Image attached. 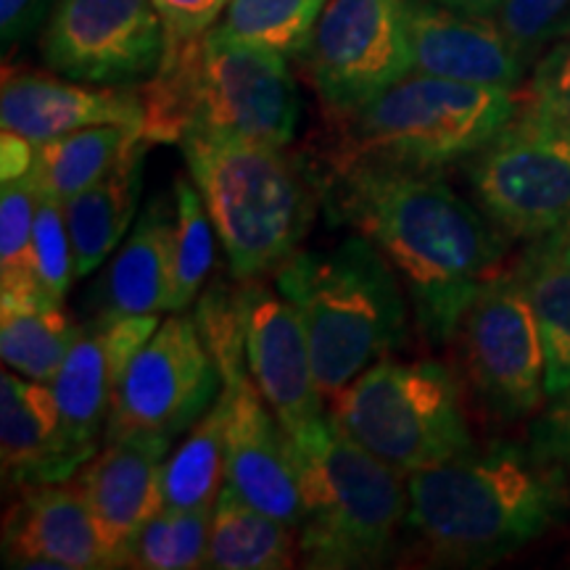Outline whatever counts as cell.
<instances>
[{
  "label": "cell",
  "mask_w": 570,
  "mask_h": 570,
  "mask_svg": "<svg viewBox=\"0 0 570 570\" xmlns=\"http://www.w3.org/2000/svg\"><path fill=\"white\" fill-rule=\"evenodd\" d=\"M225 483V402L223 396H217V402L212 404L209 412L190 428L183 444L164 460V508H214Z\"/></svg>",
  "instance_id": "obj_28"
},
{
  "label": "cell",
  "mask_w": 570,
  "mask_h": 570,
  "mask_svg": "<svg viewBox=\"0 0 570 570\" xmlns=\"http://www.w3.org/2000/svg\"><path fill=\"white\" fill-rule=\"evenodd\" d=\"M0 462L3 481L17 489L61 483L80 473L63 446L51 383L13 370L0 375Z\"/></svg>",
  "instance_id": "obj_21"
},
{
  "label": "cell",
  "mask_w": 570,
  "mask_h": 570,
  "mask_svg": "<svg viewBox=\"0 0 570 570\" xmlns=\"http://www.w3.org/2000/svg\"><path fill=\"white\" fill-rule=\"evenodd\" d=\"M302 487V562L317 570L386 562L399 525L407 523V483L348 439L333 417L288 433Z\"/></svg>",
  "instance_id": "obj_5"
},
{
  "label": "cell",
  "mask_w": 570,
  "mask_h": 570,
  "mask_svg": "<svg viewBox=\"0 0 570 570\" xmlns=\"http://www.w3.org/2000/svg\"><path fill=\"white\" fill-rule=\"evenodd\" d=\"M489 19L529 67L539 53L570 40V0H499Z\"/></svg>",
  "instance_id": "obj_34"
},
{
  "label": "cell",
  "mask_w": 570,
  "mask_h": 570,
  "mask_svg": "<svg viewBox=\"0 0 570 570\" xmlns=\"http://www.w3.org/2000/svg\"><path fill=\"white\" fill-rule=\"evenodd\" d=\"M38 190L24 177L0 183V291H40L32 262Z\"/></svg>",
  "instance_id": "obj_33"
},
{
  "label": "cell",
  "mask_w": 570,
  "mask_h": 570,
  "mask_svg": "<svg viewBox=\"0 0 570 570\" xmlns=\"http://www.w3.org/2000/svg\"><path fill=\"white\" fill-rule=\"evenodd\" d=\"M518 114V90L468 85L410 71L360 109L344 114V159L441 173L465 164Z\"/></svg>",
  "instance_id": "obj_7"
},
{
  "label": "cell",
  "mask_w": 570,
  "mask_h": 570,
  "mask_svg": "<svg viewBox=\"0 0 570 570\" xmlns=\"http://www.w3.org/2000/svg\"><path fill=\"white\" fill-rule=\"evenodd\" d=\"M212 508H164L132 539L125 568L194 570L204 568L209 550Z\"/></svg>",
  "instance_id": "obj_31"
},
{
  "label": "cell",
  "mask_w": 570,
  "mask_h": 570,
  "mask_svg": "<svg viewBox=\"0 0 570 570\" xmlns=\"http://www.w3.org/2000/svg\"><path fill=\"white\" fill-rule=\"evenodd\" d=\"M302 558L296 525L267 515L244 497L223 487L212 508L209 550L204 568L214 570H283Z\"/></svg>",
  "instance_id": "obj_24"
},
{
  "label": "cell",
  "mask_w": 570,
  "mask_h": 570,
  "mask_svg": "<svg viewBox=\"0 0 570 570\" xmlns=\"http://www.w3.org/2000/svg\"><path fill=\"white\" fill-rule=\"evenodd\" d=\"M159 325L156 315H98L77 331L67 360L51 381L63 446L77 468L96 454L98 436L109 423L114 391L132 356Z\"/></svg>",
  "instance_id": "obj_14"
},
{
  "label": "cell",
  "mask_w": 570,
  "mask_h": 570,
  "mask_svg": "<svg viewBox=\"0 0 570 570\" xmlns=\"http://www.w3.org/2000/svg\"><path fill=\"white\" fill-rule=\"evenodd\" d=\"M173 439L135 436L106 441L80 468V483L92 523L114 568H125L132 539L164 510L161 468Z\"/></svg>",
  "instance_id": "obj_17"
},
{
  "label": "cell",
  "mask_w": 570,
  "mask_h": 570,
  "mask_svg": "<svg viewBox=\"0 0 570 570\" xmlns=\"http://www.w3.org/2000/svg\"><path fill=\"white\" fill-rule=\"evenodd\" d=\"M483 214L510 238L541 240L570 227V130L515 119L465 161Z\"/></svg>",
  "instance_id": "obj_9"
},
{
  "label": "cell",
  "mask_w": 570,
  "mask_h": 570,
  "mask_svg": "<svg viewBox=\"0 0 570 570\" xmlns=\"http://www.w3.org/2000/svg\"><path fill=\"white\" fill-rule=\"evenodd\" d=\"M180 148L235 281H259L302 252L317 209L302 164L259 142L185 140Z\"/></svg>",
  "instance_id": "obj_6"
},
{
  "label": "cell",
  "mask_w": 570,
  "mask_h": 570,
  "mask_svg": "<svg viewBox=\"0 0 570 570\" xmlns=\"http://www.w3.org/2000/svg\"><path fill=\"white\" fill-rule=\"evenodd\" d=\"M77 331L63 302L46 291H0V354L13 373L51 383Z\"/></svg>",
  "instance_id": "obj_25"
},
{
  "label": "cell",
  "mask_w": 570,
  "mask_h": 570,
  "mask_svg": "<svg viewBox=\"0 0 570 570\" xmlns=\"http://www.w3.org/2000/svg\"><path fill=\"white\" fill-rule=\"evenodd\" d=\"M533 444L570 462V389L552 399V407L533 428Z\"/></svg>",
  "instance_id": "obj_39"
},
{
  "label": "cell",
  "mask_w": 570,
  "mask_h": 570,
  "mask_svg": "<svg viewBox=\"0 0 570 570\" xmlns=\"http://www.w3.org/2000/svg\"><path fill=\"white\" fill-rule=\"evenodd\" d=\"M541 244H544L547 248H550V252H554L560 256V259H566L570 265V227H568V230H562V233L550 235V238H541Z\"/></svg>",
  "instance_id": "obj_42"
},
{
  "label": "cell",
  "mask_w": 570,
  "mask_h": 570,
  "mask_svg": "<svg viewBox=\"0 0 570 570\" xmlns=\"http://www.w3.org/2000/svg\"><path fill=\"white\" fill-rule=\"evenodd\" d=\"M40 53L69 80L135 88L159 71L167 32L154 0H56Z\"/></svg>",
  "instance_id": "obj_13"
},
{
  "label": "cell",
  "mask_w": 570,
  "mask_h": 570,
  "mask_svg": "<svg viewBox=\"0 0 570 570\" xmlns=\"http://www.w3.org/2000/svg\"><path fill=\"white\" fill-rule=\"evenodd\" d=\"M568 462L497 441L407 475V525L433 560L489 566L544 537L570 510Z\"/></svg>",
  "instance_id": "obj_2"
},
{
  "label": "cell",
  "mask_w": 570,
  "mask_h": 570,
  "mask_svg": "<svg viewBox=\"0 0 570 570\" xmlns=\"http://www.w3.org/2000/svg\"><path fill=\"white\" fill-rule=\"evenodd\" d=\"M214 225L202 190L194 177H177L175 183V238L173 275H169V312H183L206 288L214 267Z\"/></svg>",
  "instance_id": "obj_30"
},
{
  "label": "cell",
  "mask_w": 570,
  "mask_h": 570,
  "mask_svg": "<svg viewBox=\"0 0 570 570\" xmlns=\"http://www.w3.org/2000/svg\"><path fill=\"white\" fill-rule=\"evenodd\" d=\"M404 24L412 71L504 90L525 80L529 63L487 17H468L439 0H407Z\"/></svg>",
  "instance_id": "obj_18"
},
{
  "label": "cell",
  "mask_w": 570,
  "mask_h": 570,
  "mask_svg": "<svg viewBox=\"0 0 570 570\" xmlns=\"http://www.w3.org/2000/svg\"><path fill=\"white\" fill-rule=\"evenodd\" d=\"M0 148H3V180L6 177H24L30 175L32 169V156H35V142L19 138L13 132H3V140H0Z\"/></svg>",
  "instance_id": "obj_40"
},
{
  "label": "cell",
  "mask_w": 570,
  "mask_h": 570,
  "mask_svg": "<svg viewBox=\"0 0 570 570\" xmlns=\"http://www.w3.org/2000/svg\"><path fill=\"white\" fill-rule=\"evenodd\" d=\"M518 117L570 130V40L552 46L533 63L531 80L518 92Z\"/></svg>",
  "instance_id": "obj_36"
},
{
  "label": "cell",
  "mask_w": 570,
  "mask_h": 570,
  "mask_svg": "<svg viewBox=\"0 0 570 570\" xmlns=\"http://www.w3.org/2000/svg\"><path fill=\"white\" fill-rule=\"evenodd\" d=\"M3 560L13 568H114L75 479L24 489L6 512Z\"/></svg>",
  "instance_id": "obj_20"
},
{
  "label": "cell",
  "mask_w": 570,
  "mask_h": 570,
  "mask_svg": "<svg viewBox=\"0 0 570 570\" xmlns=\"http://www.w3.org/2000/svg\"><path fill=\"white\" fill-rule=\"evenodd\" d=\"M196 327L217 362L223 383L248 373L246 365V281L206 285L194 312Z\"/></svg>",
  "instance_id": "obj_32"
},
{
  "label": "cell",
  "mask_w": 570,
  "mask_h": 570,
  "mask_svg": "<svg viewBox=\"0 0 570 570\" xmlns=\"http://www.w3.org/2000/svg\"><path fill=\"white\" fill-rule=\"evenodd\" d=\"M146 148L148 140L135 142L109 175L63 204L77 277L96 273L135 225Z\"/></svg>",
  "instance_id": "obj_23"
},
{
  "label": "cell",
  "mask_w": 570,
  "mask_h": 570,
  "mask_svg": "<svg viewBox=\"0 0 570 570\" xmlns=\"http://www.w3.org/2000/svg\"><path fill=\"white\" fill-rule=\"evenodd\" d=\"M465 373L481 402L520 420L547 396V354L529 291L515 269L499 273L470 302L458 327Z\"/></svg>",
  "instance_id": "obj_11"
},
{
  "label": "cell",
  "mask_w": 570,
  "mask_h": 570,
  "mask_svg": "<svg viewBox=\"0 0 570 570\" xmlns=\"http://www.w3.org/2000/svg\"><path fill=\"white\" fill-rule=\"evenodd\" d=\"M154 3L164 21L167 48H177L214 30L230 0H154Z\"/></svg>",
  "instance_id": "obj_37"
},
{
  "label": "cell",
  "mask_w": 570,
  "mask_h": 570,
  "mask_svg": "<svg viewBox=\"0 0 570 570\" xmlns=\"http://www.w3.org/2000/svg\"><path fill=\"white\" fill-rule=\"evenodd\" d=\"M148 142L225 140L285 148L294 138L302 98L285 56L240 46L209 30L167 48L140 85Z\"/></svg>",
  "instance_id": "obj_3"
},
{
  "label": "cell",
  "mask_w": 570,
  "mask_h": 570,
  "mask_svg": "<svg viewBox=\"0 0 570 570\" xmlns=\"http://www.w3.org/2000/svg\"><path fill=\"white\" fill-rule=\"evenodd\" d=\"M223 391V375L194 315L175 312L127 365L111 399L106 441L175 439L202 420Z\"/></svg>",
  "instance_id": "obj_10"
},
{
  "label": "cell",
  "mask_w": 570,
  "mask_h": 570,
  "mask_svg": "<svg viewBox=\"0 0 570 570\" xmlns=\"http://www.w3.org/2000/svg\"><path fill=\"white\" fill-rule=\"evenodd\" d=\"M227 487L267 515L302 525V487L291 441L273 407L244 373L223 383Z\"/></svg>",
  "instance_id": "obj_15"
},
{
  "label": "cell",
  "mask_w": 570,
  "mask_h": 570,
  "mask_svg": "<svg viewBox=\"0 0 570 570\" xmlns=\"http://www.w3.org/2000/svg\"><path fill=\"white\" fill-rule=\"evenodd\" d=\"M331 417L348 439L402 475L473 449L458 381L433 360L383 356L331 399Z\"/></svg>",
  "instance_id": "obj_8"
},
{
  "label": "cell",
  "mask_w": 570,
  "mask_h": 570,
  "mask_svg": "<svg viewBox=\"0 0 570 570\" xmlns=\"http://www.w3.org/2000/svg\"><path fill=\"white\" fill-rule=\"evenodd\" d=\"M246 365L285 433L325 417L302 317L281 291L259 281H246Z\"/></svg>",
  "instance_id": "obj_16"
},
{
  "label": "cell",
  "mask_w": 570,
  "mask_h": 570,
  "mask_svg": "<svg viewBox=\"0 0 570 570\" xmlns=\"http://www.w3.org/2000/svg\"><path fill=\"white\" fill-rule=\"evenodd\" d=\"M142 138L140 127L98 125L38 142L32 156L30 180L35 190L67 204L92 183L109 175L122 156Z\"/></svg>",
  "instance_id": "obj_26"
},
{
  "label": "cell",
  "mask_w": 570,
  "mask_h": 570,
  "mask_svg": "<svg viewBox=\"0 0 570 570\" xmlns=\"http://www.w3.org/2000/svg\"><path fill=\"white\" fill-rule=\"evenodd\" d=\"M327 0H230L214 32L277 56H298Z\"/></svg>",
  "instance_id": "obj_29"
},
{
  "label": "cell",
  "mask_w": 570,
  "mask_h": 570,
  "mask_svg": "<svg viewBox=\"0 0 570 570\" xmlns=\"http://www.w3.org/2000/svg\"><path fill=\"white\" fill-rule=\"evenodd\" d=\"M439 3L449 6V9L468 13V17H491V11L497 9L499 0H439Z\"/></svg>",
  "instance_id": "obj_41"
},
{
  "label": "cell",
  "mask_w": 570,
  "mask_h": 570,
  "mask_svg": "<svg viewBox=\"0 0 570 570\" xmlns=\"http://www.w3.org/2000/svg\"><path fill=\"white\" fill-rule=\"evenodd\" d=\"M336 206L404 277L431 344L458 336L460 320L499 275L504 235L441 180V173L338 164Z\"/></svg>",
  "instance_id": "obj_1"
},
{
  "label": "cell",
  "mask_w": 570,
  "mask_h": 570,
  "mask_svg": "<svg viewBox=\"0 0 570 570\" xmlns=\"http://www.w3.org/2000/svg\"><path fill=\"white\" fill-rule=\"evenodd\" d=\"M275 285L302 317L325 399L407 336V304L396 275L362 233L327 252H296L275 273Z\"/></svg>",
  "instance_id": "obj_4"
},
{
  "label": "cell",
  "mask_w": 570,
  "mask_h": 570,
  "mask_svg": "<svg viewBox=\"0 0 570 570\" xmlns=\"http://www.w3.org/2000/svg\"><path fill=\"white\" fill-rule=\"evenodd\" d=\"M32 262L35 277L40 291L63 302L75 269V248L67 227L63 204L38 190V209H35V235H32Z\"/></svg>",
  "instance_id": "obj_35"
},
{
  "label": "cell",
  "mask_w": 570,
  "mask_h": 570,
  "mask_svg": "<svg viewBox=\"0 0 570 570\" xmlns=\"http://www.w3.org/2000/svg\"><path fill=\"white\" fill-rule=\"evenodd\" d=\"M515 273L529 291L547 354V396L570 389V265L533 240Z\"/></svg>",
  "instance_id": "obj_27"
},
{
  "label": "cell",
  "mask_w": 570,
  "mask_h": 570,
  "mask_svg": "<svg viewBox=\"0 0 570 570\" xmlns=\"http://www.w3.org/2000/svg\"><path fill=\"white\" fill-rule=\"evenodd\" d=\"M53 6L56 0H0V40L6 51L42 32Z\"/></svg>",
  "instance_id": "obj_38"
},
{
  "label": "cell",
  "mask_w": 570,
  "mask_h": 570,
  "mask_svg": "<svg viewBox=\"0 0 570 570\" xmlns=\"http://www.w3.org/2000/svg\"><path fill=\"white\" fill-rule=\"evenodd\" d=\"M407 0H327L298 53L333 114L360 109L412 71Z\"/></svg>",
  "instance_id": "obj_12"
},
{
  "label": "cell",
  "mask_w": 570,
  "mask_h": 570,
  "mask_svg": "<svg viewBox=\"0 0 570 570\" xmlns=\"http://www.w3.org/2000/svg\"><path fill=\"white\" fill-rule=\"evenodd\" d=\"M173 238L175 204L167 196H156L138 214L130 235L106 267L98 315H156L167 309Z\"/></svg>",
  "instance_id": "obj_22"
},
{
  "label": "cell",
  "mask_w": 570,
  "mask_h": 570,
  "mask_svg": "<svg viewBox=\"0 0 570 570\" xmlns=\"http://www.w3.org/2000/svg\"><path fill=\"white\" fill-rule=\"evenodd\" d=\"M142 122L146 106L140 90L106 88L38 71H6L3 77L0 127L35 146L85 127L125 125L142 130Z\"/></svg>",
  "instance_id": "obj_19"
}]
</instances>
